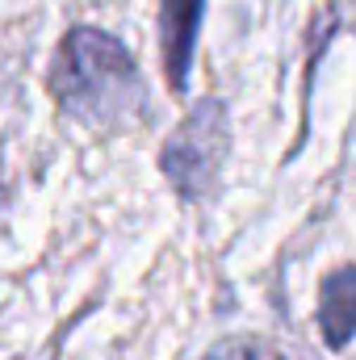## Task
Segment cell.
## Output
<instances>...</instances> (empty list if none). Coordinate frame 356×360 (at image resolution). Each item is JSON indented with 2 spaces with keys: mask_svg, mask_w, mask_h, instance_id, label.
<instances>
[{
  "mask_svg": "<svg viewBox=\"0 0 356 360\" xmlns=\"http://www.w3.org/2000/svg\"><path fill=\"white\" fill-rule=\"evenodd\" d=\"M201 8L205 0H160V46H164V76L172 92H184V80H189Z\"/></svg>",
  "mask_w": 356,
  "mask_h": 360,
  "instance_id": "obj_3",
  "label": "cell"
},
{
  "mask_svg": "<svg viewBox=\"0 0 356 360\" xmlns=\"http://www.w3.org/2000/svg\"><path fill=\"white\" fill-rule=\"evenodd\" d=\"M227 143H231V122H227V105L205 96L197 101L180 126L164 139V151H160V168L164 176L172 180L180 197L197 201L214 188V180L227 164Z\"/></svg>",
  "mask_w": 356,
  "mask_h": 360,
  "instance_id": "obj_2",
  "label": "cell"
},
{
  "mask_svg": "<svg viewBox=\"0 0 356 360\" xmlns=\"http://www.w3.org/2000/svg\"><path fill=\"white\" fill-rule=\"evenodd\" d=\"M319 323L323 335L336 352H344L352 335V269H336L331 281H323V302H319Z\"/></svg>",
  "mask_w": 356,
  "mask_h": 360,
  "instance_id": "obj_4",
  "label": "cell"
},
{
  "mask_svg": "<svg viewBox=\"0 0 356 360\" xmlns=\"http://www.w3.org/2000/svg\"><path fill=\"white\" fill-rule=\"evenodd\" d=\"M51 96L72 122L92 130H117L147 113V84L134 55L101 25L63 34L51 63Z\"/></svg>",
  "mask_w": 356,
  "mask_h": 360,
  "instance_id": "obj_1",
  "label": "cell"
},
{
  "mask_svg": "<svg viewBox=\"0 0 356 360\" xmlns=\"http://www.w3.org/2000/svg\"><path fill=\"white\" fill-rule=\"evenodd\" d=\"M205 360H285V356L272 344H265V340H227Z\"/></svg>",
  "mask_w": 356,
  "mask_h": 360,
  "instance_id": "obj_5",
  "label": "cell"
}]
</instances>
